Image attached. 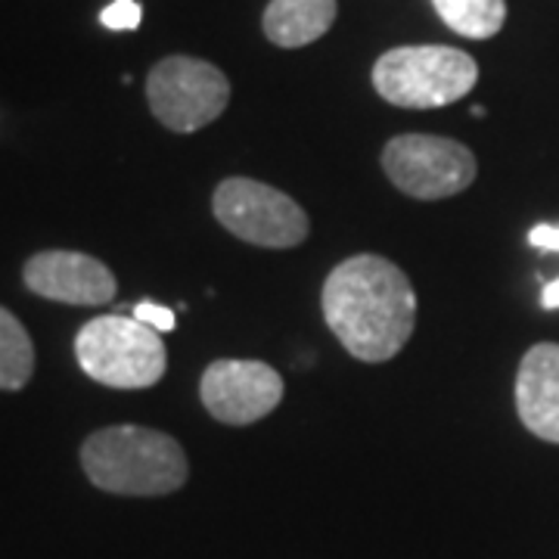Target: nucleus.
Returning a JSON list of instances; mask_svg holds the SVG:
<instances>
[{"mask_svg":"<svg viewBox=\"0 0 559 559\" xmlns=\"http://www.w3.org/2000/svg\"><path fill=\"white\" fill-rule=\"evenodd\" d=\"M479 81L469 53L444 44H417L385 50L373 66V87L401 109H439L463 100Z\"/></svg>","mask_w":559,"mask_h":559,"instance_id":"obj_3","label":"nucleus"},{"mask_svg":"<svg viewBox=\"0 0 559 559\" xmlns=\"http://www.w3.org/2000/svg\"><path fill=\"white\" fill-rule=\"evenodd\" d=\"M205 411L227 426H252L283 401V377L264 360H212L200 382Z\"/></svg>","mask_w":559,"mask_h":559,"instance_id":"obj_8","label":"nucleus"},{"mask_svg":"<svg viewBox=\"0 0 559 559\" xmlns=\"http://www.w3.org/2000/svg\"><path fill=\"white\" fill-rule=\"evenodd\" d=\"M146 103L168 131L193 134L227 109L230 81L212 62L197 57H165L146 79Z\"/></svg>","mask_w":559,"mask_h":559,"instance_id":"obj_6","label":"nucleus"},{"mask_svg":"<svg viewBox=\"0 0 559 559\" xmlns=\"http://www.w3.org/2000/svg\"><path fill=\"white\" fill-rule=\"evenodd\" d=\"M323 320L352 358H395L417 326V293L395 261L352 255L330 271L320 296Z\"/></svg>","mask_w":559,"mask_h":559,"instance_id":"obj_1","label":"nucleus"},{"mask_svg":"<svg viewBox=\"0 0 559 559\" xmlns=\"http://www.w3.org/2000/svg\"><path fill=\"white\" fill-rule=\"evenodd\" d=\"M516 414L538 439L559 444V345L538 342L525 352L516 373Z\"/></svg>","mask_w":559,"mask_h":559,"instance_id":"obj_10","label":"nucleus"},{"mask_svg":"<svg viewBox=\"0 0 559 559\" xmlns=\"http://www.w3.org/2000/svg\"><path fill=\"white\" fill-rule=\"evenodd\" d=\"M336 22V0H271L261 28L271 44L296 50L320 40Z\"/></svg>","mask_w":559,"mask_h":559,"instance_id":"obj_11","label":"nucleus"},{"mask_svg":"<svg viewBox=\"0 0 559 559\" xmlns=\"http://www.w3.org/2000/svg\"><path fill=\"white\" fill-rule=\"evenodd\" d=\"M382 171L414 200H448L463 193L479 165L469 146L436 134H399L382 150Z\"/></svg>","mask_w":559,"mask_h":559,"instance_id":"obj_7","label":"nucleus"},{"mask_svg":"<svg viewBox=\"0 0 559 559\" xmlns=\"http://www.w3.org/2000/svg\"><path fill=\"white\" fill-rule=\"evenodd\" d=\"M212 212L224 230L261 249H293L308 237V215L277 187L252 178L221 180Z\"/></svg>","mask_w":559,"mask_h":559,"instance_id":"obj_5","label":"nucleus"},{"mask_svg":"<svg viewBox=\"0 0 559 559\" xmlns=\"http://www.w3.org/2000/svg\"><path fill=\"white\" fill-rule=\"evenodd\" d=\"M134 318L140 323H146V326H153L156 333H171L178 326L175 311L171 308H162V305H153V301H140L138 308H134Z\"/></svg>","mask_w":559,"mask_h":559,"instance_id":"obj_15","label":"nucleus"},{"mask_svg":"<svg viewBox=\"0 0 559 559\" xmlns=\"http://www.w3.org/2000/svg\"><path fill=\"white\" fill-rule=\"evenodd\" d=\"M35 373V345L22 320L0 308V389L20 392Z\"/></svg>","mask_w":559,"mask_h":559,"instance_id":"obj_13","label":"nucleus"},{"mask_svg":"<svg viewBox=\"0 0 559 559\" xmlns=\"http://www.w3.org/2000/svg\"><path fill=\"white\" fill-rule=\"evenodd\" d=\"M143 20L138 0H112L100 13V22L112 32H134Z\"/></svg>","mask_w":559,"mask_h":559,"instance_id":"obj_14","label":"nucleus"},{"mask_svg":"<svg viewBox=\"0 0 559 559\" xmlns=\"http://www.w3.org/2000/svg\"><path fill=\"white\" fill-rule=\"evenodd\" d=\"M528 242L540 252H559V227L557 224H538V227H532Z\"/></svg>","mask_w":559,"mask_h":559,"instance_id":"obj_16","label":"nucleus"},{"mask_svg":"<svg viewBox=\"0 0 559 559\" xmlns=\"http://www.w3.org/2000/svg\"><path fill=\"white\" fill-rule=\"evenodd\" d=\"M75 358L91 380L109 389H150L168 367L159 333L121 314L87 320L75 336Z\"/></svg>","mask_w":559,"mask_h":559,"instance_id":"obj_4","label":"nucleus"},{"mask_svg":"<svg viewBox=\"0 0 559 559\" xmlns=\"http://www.w3.org/2000/svg\"><path fill=\"white\" fill-rule=\"evenodd\" d=\"M441 22L463 38H495L507 22V0H432Z\"/></svg>","mask_w":559,"mask_h":559,"instance_id":"obj_12","label":"nucleus"},{"mask_svg":"<svg viewBox=\"0 0 559 559\" xmlns=\"http://www.w3.org/2000/svg\"><path fill=\"white\" fill-rule=\"evenodd\" d=\"M25 286L40 299L62 301V305H87L97 308L116 299L119 283L103 261L84 252L50 249L25 261Z\"/></svg>","mask_w":559,"mask_h":559,"instance_id":"obj_9","label":"nucleus"},{"mask_svg":"<svg viewBox=\"0 0 559 559\" xmlns=\"http://www.w3.org/2000/svg\"><path fill=\"white\" fill-rule=\"evenodd\" d=\"M81 466L100 491L124 498H162L190 476L178 439L146 426H106L81 444Z\"/></svg>","mask_w":559,"mask_h":559,"instance_id":"obj_2","label":"nucleus"},{"mask_svg":"<svg viewBox=\"0 0 559 559\" xmlns=\"http://www.w3.org/2000/svg\"><path fill=\"white\" fill-rule=\"evenodd\" d=\"M540 305L547 308V311H557L559 308V277L554 283H547L544 286V293H540Z\"/></svg>","mask_w":559,"mask_h":559,"instance_id":"obj_17","label":"nucleus"}]
</instances>
